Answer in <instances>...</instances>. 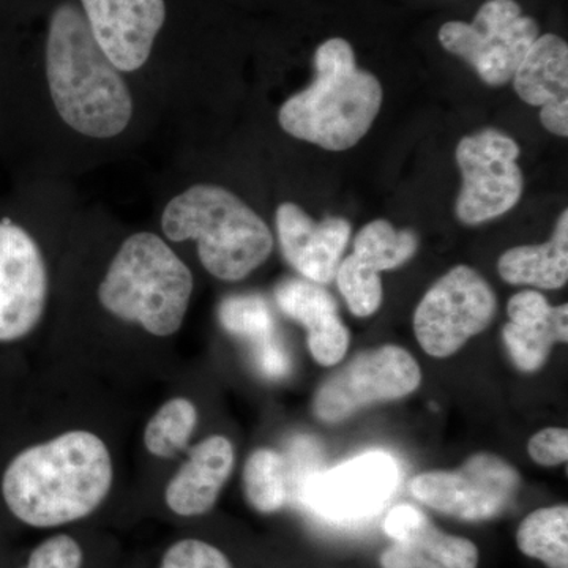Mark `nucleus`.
I'll list each match as a JSON object with an SVG mask.
<instances>
[{
	"label": "nucleus",
	"instance_id": "obj_11",
	"mask_svg": "<svg viewBox=\"0 0 568 568\" xmlns=\"http://www.w3.org/2000/svg\"><path fill=\"white\" fill-rule=\"evenodd\" d=\"M399 478L402 473L390 455L369 452L301 481L298 499L324 521L354 525L383 510L398 488Z\"/></svg>",
	"mask_w": 568,
	"mask_h": 568
},
{
	"label": "nucleus",
	"instance_id": "obj_18",
	"mask_svg": "<svg viewBox=\"0 0 568 568\" xmlns=\"http://www.w3.org/2000/svg\"><path fill=\"white\" fill-rule=\"evenodd\" d=\"M515 91L530 106L568 100V44L566 40L545 33L538 36L514 77Z\"/></svg>",
	"mask_w": 568,
	"mask_h": 568
},
{
	"label": "nucleus",
	"instance_id": "obj_27",
	"mask_svg": "<svg viewBox=\"0 0 568 568\" xmlns=\"http://www.w3.org/2000/svg\"><path fill=\"white\" fill-rule=\"evenodd\" d=\"M160 568H234L230 559L219 548L197 540L185 538L175 541L164 552Z\"/></svg>",
	"mask_w": 568,
	"mask_h": 568
},
{
	"label": "nucleus",
	"instance_id": "obj_14",
	"mask_svg": "<svg viewBox=\"0 0 568 568\" xmlns=\"http://www.w3.org/2000/svg\"><path fill=\"white\" fill-rule=\"evenodd\" d=\"M383 529L395 541L381 556L383 568H477L476 545L435 528L416 507L392 508Z\"/></svg>",
	"mask_w": 568,
	"mask_h": 568
},
{
	"label": "nucleus",
	"instance_id": "obj_24",
	"mask_svg": "<svg viewBox=\"0 0 568 568\" xmlns=\"http://www.w3.org/2000/svg\"><path fill=\"white\" fill-rule=\"evenodd\" d=\"M196 424L197 410L190 399H170L145 426L144 446L155 457H174L186 447Z\"/></svg>",
	"mask_w": 568,
	"mask_h": 568
},
{
	"label": "nucleus",
	"instance_id": "obj_12",
	"mask_svg": "<svg viewBox=\"0 0 568 568\" xmlns=\"http://www.w3.org/2000/svg\"><path fill=\"white\" fill-rule=\"evenodd\" d=\"M47 297L48 272L39 245L18 224L0 220V342L31 334Z\"/></svg>",
	"mask_w": 568,
	"mask_h": 568
},
{
	"label": "nucleus",
	"instance_id": "obj_28",
	"mask_svg": "<svg viewBox=\"0 0 568 568\" xmlns=\"http://www.w3.org/2000/svg\"><path fill=\"white\" fill-rule=\"evenodd\" d=\"M82 548L73 537L54 536L33 549L24 568H81Z\"/></svg>",
	"mask_w": 568,
	"mask_h": 568
},
{
	"label": "nucleus",
	"instance_id": "obj_10",
	"mask_svg": "<svg viewBox=\"0 0 568 568\" xmlns=\"http://www.w3.org/2000/svg\"><path fill=\"white\" fill-rule=\"evenodd\" d=\"M521 476L506 459L493 454L473 455L458 470H432L414 477L410 493L444 515L485 521L514 504Z\"/></svg>",
	"mask_w": 568,
	"mask_h": 568
},
{
	"label": "nucleus",
	"instance_id": "obj_32",
	"mask_svg": "<svg viewBox=\"0 0 568 568\" xmlns=\"http://www.w3.org/2000/svg\"><path fill=\"white\" fill-rule=\"evenodd\" d=\"M541 125L556 136H568V100L541 106Z\"/></svg>",
	"mask_w": 568,
	"mask_h": 568
},
{
	"label": "nucleus",
	"instance_id": "obj_2",
	"mask_svg": "<svg viewBox=\"0 0 568 568\" xmlns=\"http://www.w3.org/2000/svg\"><path fill=\"white\" fill-rule=\"evenodd\" d=\"M47 78L52 103L74 132L110 140L125 132L132 93L73 3L52 11L47 41Z\"/></svg>",
	"mask_w": 568,
	"mask_h": 568
},
{
	"label": "nucleus",
	"instance_id": "obj_9",
	"mask_svg": "<svg viewBox=\"0 0 568 568\" xmlns=\"http://www.w3.org/2000/svg\"><path fill=\"white\" fill-rule=\"evenodd\" d=\"M420 383V366L403 347L364 351L317 388L313 413L320 420L338 424L366 406L410 395Z\"/></svg>",
	"mask_w": 568,
	"mask_h": 568
},
{
	"label": "nucleus",
	"instance_id": "obj_29",
	"mask_svg": "<svg viewBox=\"0 0 568 568\" xmlns=\"http://www.w3.org/2000/svg\"><path fill=\"white\" fill-rule=\"evenodd\" d=\"M530 458L540 466H559L568 458V432L566 428H545L530 437Z\"/></svg>",
	"mask_w": 568,
	"mask_h": 568
},
{
	"label": "nucleus",
	"instance_id": "obj_3",
	"mask_svg": "<svg viewBox=\"0 0 568 568\" xmlns=\"http://www.w3.org/2000/svg\"><path fill=\"white\" fill-rule=\"evenodd\" d=\"M315 67L313 84L284 102L280 125L291 136L325 151H347L376 121L383 85L375 74L358 69L353 47L338 37L317 48Z\"/></svg>",
	"mask_w": 568,
	"mask_h": 568
},
{
	"label": "nucleus",
	"instance_id": "obj_1",
	"mask_svg": "<svg viewBox=\"0 0 568 568\" xmlns=\"http://www.w3.org/2000/svg\"><path fill=\"white\" fill-rule=\"evenodd\" d=\"M112 476L106 444L77 429L14 457L3 474L2 495L24 525L58 528L95 511L110 493Z\"/></svg>",
	"mask_w": 568,
	"mask_h": 568
},
{
	"label": "nucleus",
	"instance_id": "obj_25",
	"mask_svg": "<svg viewBox=\"0 0 568 568\" xmlns=\"http://www.w3.org/2000/svg\"><path fill=\"white\" fill-rule=\"evenodd\" d=\"M219 317L224 331L242 336L252 346L276 335L271 306L261 295H231L224 298Z\"/></svg>",
	"mask_w": 568,
	"mask_h": 568
},
{
	"label": "nucleus",
	"instance_id": "obj_8",
	"mask_svg": "<svg viewBox=\"0 0 568 568\" xmlns=\"http://www.w3.org/2000/svg\"><path fill=\"white\" fill-rule=\"evenodd\" d=\"M521 149L514 138L495 129L459 141L457 163L463 185L457 201L459 222L476 226L506 215L519 203L525 178L517 160Z\"/></svg>",
	"mask_w": 568,
	"mask_h": 568
},
{
	"label": "nucleus",
	"instance_id": "obj_19",
	"mask_svg": "<svg viewBox=\"0 0 568 568\" xmlns=\"http://www.w3.org/2000/svg\"><path fill=\"white\" fill-rule=\"evenodd\" d=\"M497 271L504 282L559 290L568 280V212L560 213L547 244L517 246L500 256Z\"/></svg>",
	"mask_w": 568,
	"mask_h": 568
},
{
	"label": "nucleus",
	"instance_id": "obj_15",
	"mask_svg": "<svg viewBox=\"0 0 568 568\" xmlns=\"http://www.w3.org/2000/svg\"><path fill=\"white\" fill-rule=\"evenodd\" d=\"M276 231L284 260L305 280L334 282L351 239V223L342 216L315 222L304 209L283 203L276 211Z\"/></svg>",
	"mask_w": 568,
	"mask_h": 568
},
{
	"label": "nucleus",
	"instance_id": "obj_7",
	"mask_svg": "<svg viewBox=\"0 0 568 568\" xmlns=\"http://www.w3.org/2000/svg\"><path fill=\"white\" fill-rule=\"evenodd\" d=\"M495 291L484 276L457 265L437 280L414 315L418 345L436 358L450 357L495 320Z\"/></svg>",
	"mask_w": 568,
	"mask_h": 568
},
{
	"label": "nucleus",
	"instance_id": "obj_20",
	"mask_svg": "<svg viewBox=\"0 0 568 568\" xmlns=\"http://www.w3.org/2000/svg\"><path fill=\"white\" fill-rule=\"evenodd\" d=\"M568 305L552 306L545 320L532 324L504 325L503 338L519 372L534 373L547 364L552 347L567 343Z\"/></svg>",
	"mask_w": 568,
	"mask_h": 568
},
{
	"label": "nucleus",
	"instance_id": "obj_13",
	"mask_svg": "<svg viewBox=\"0 0 568 568\" xmlns=\"http://www.w3.org/2000/svg\"><path fill=\"white\" fill-rule=\"evenodd\" d=\"M97 43L121 71L140 70L166 21L164 0H81Z\"/></svg>",
	"mask_w": 568,
	"mask_h": 568
},
{
	"label": "nucleus",
	"instance_id": "obj_30",
	"mask_svg": "<svg viewBox=\"0 0 568 568\" xmlns=\"http://www.w3.org/2000/svg\"><path fill=\"white\" fill-rule=\"evenodd\" d=\"M254 364L268 379H282L291 369V358L278 336L274 335L252 346Z\"/></svg>",
	"mask_w": 568,
	"mask_h": 568
},
{
	"label": "nucleus",
	"instance_id": "obj_31",
	"mask_svg": "<svg viewBox=\"0 0 568 568\" xmlns=\"http://www.w3.org/2000/svg\"><path fill=\"white\" fill-rule=\"evenodd\" d=\"M547 297L537 291H523L508 301V323L532 324L545 320L551 313Z\"/></svg>",
	"mask_w": 568,
	"mask_h": 568
},
{
	"label": "nucleus",
	"instance_id": "obj_6",
	"mask_svg": "<svg viewBox=\"0 0 568 568\" xmlns=\"http://www.w3.org/2000/svg\"><path fill=\"white\" fill-rule=\"evenodd\" d=\"M538 36L537 21L525 17L515 0H488L473 22L450 21L439 29L444 50L469 63L491 88L514 80Z\"/></svg>",
	"mask_w": 568,
	"mask_h": 568
},
{
	"label": "nucleus",
	"instance_id": "obj_26",
	"mask_svg": "<svg viewBox=\"0 0 568 568\" xmlns=\"http://www.w3.org/2000/svg\"><path fill=\"white\" fill-rule=\"evenodd\" d=\"M336 284L345 297L351 313L358 317L375 315L383 304V282L377 272L362 264L354 254H349L339 264Z\"/></svg>",
	"mask_w": 568,
	"mask_h": 568
},
{
	"label": "nucleus",
	"instance_id": "obj_4",
	"mask_svg": "<svg viewBox=\"0 0 568 568\" xmlns=\"http://www.w3.org/2000/svg\"><path fill=\"white\" fill-rule=\"evenodd\" d=\"M162 230L170 241L197 242L201 264L223 282H241L271 256L267 223L223 186L197 183L164 207Z\"/></svg>",
	"mask_w": 568,
	"mask_h": 568
},
{
	"label": "nucleus",
	"instance_id": "obj_16",
	"mask_svg": "<svg viewBox=\"0 0 568 568\" xmlns=\"http://www.w3.org/2000/svg\"><path fill=\"white\" fill-rule=\"evenodd\" d=\"M275 301L284 315L304 325L310 353L317 364L334 366L345 358L349 331L338 316L334 297L321 284L284 280L276 286Z\"/></svg>",
	"mask_w": 568,
	"mask_h": 568
},
{
	"label": "nucleus",
	"instance_id": "obj_5",
	"mask_svg": "<svg viewBox=\"0 0 568 568\" xmlns=\"http://www.w3.org/2000/svg\"><path fill=\"white\" fill-rule=\"evenodd\" d=\"M193 286L192 272L162 237L138 233L115 253L99 298L119 320L140 324L155 336H170L182 327Z\"/></svg>",
	"mask_w": 568,
	"mask_h": 568
},
{
	"label": "nucleus",
	"instance_id": "obj_22",
	"mask_svg": "<svg viewBox=\"0 0 568 568\" xmlns=\"http://www.w3.org/2000/svg\"><path fill=\"white\" fill-rule=\"evenodd\" d=\"M245 496L261 514H274L286 506L291 495L286 459L272 448H257L244 469Z\"/></svg>",
	"mask_w": 568,
	"mask_h": 568
},
{
	"label": "nucleus",
	"instance_id": "obj_21",
	"mask_svg": "<svg viewBox=\"0 0 568 568\" xmlns=\"http://www.w3.org/2000/svg\"><path fill=\"white\" fill-rule=\"evenodd\" d=\"M518 548L548 568H568V507L538 508L523 519Z\"/></svg>",
	"mask_w": 568,
	"mask_h": 568
},
{
	"label": "nucleus",
	"instance_id": "obj_17",
	"mask_svg": "<svg viewBox=\"0 0 568 568\" xmlns=\"http://www.w3.org/2000/svg\"><path fill=\"white\" fill-rule=\"evenodd\" d=\"M233 467L234 447L227 437L216 435L201 440L168 484L166 506L179 517L207 514L219 500Z\"/></svg>",
	"mask_w": 568,
	"mask_h": 568
},
{
	"label": "nucleus",
	"instance_id": "obj_23",
	"mask_svg": "<svg viewBox=\"0 0 568 568\" xmlns=\"http://www.w3.org/2000/svg\"><path fill=\"white\" fill-rule=\"evenodd\" d=\"M418 248L414 231H396L386 220H376L362 227L354 242V256L372 271H394L402 267Z\"/></svg>",
	"mask_w": 568,
	"mask_h": 568
}]
</instances>
